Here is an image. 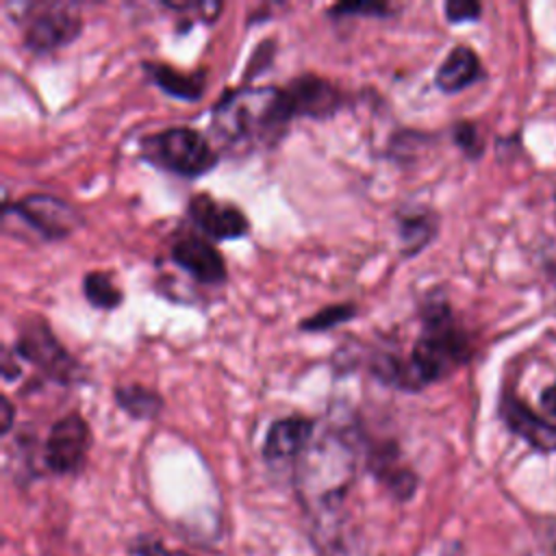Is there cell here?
I'll use <instances>...</instances> for the list:
<instances>
[{"label":"cell","instance_id":"cell-11","mask_svg":"<svg viewBox=\"0 0 556 556\" xmlns=\"http://www.w3.org/2000/svg\"><path fill=\"white\" fill-rule=\"evenodd\" d=\"M315 437V421L304 415H289L271 421L263 441V458L269 465L298 463Z\"/></svg>","mask_w":556,"mask_h":556},{"label":"cell","instance_id":"cell-16","mask_svg":"<svg viewBox=\"0 0 556 556\" xmlns=\"http://www.w3.org/2000/svg\"><path fill=\"white\" fill-rule=\"evenodd\" d=\"M143 70L167 96H174V98L187 100V102L198 100L204 91V85H206V72L204 70L180 72L172 65L152 63V61H146Z\"/></svg>","mask_w":556,"mask_h":556},{"label":"cell","instance_id":"cell-27","mask_svg":"<svg viewBox=\"0 0 556 556\" xmlns=\"http://www.w3.org/2000/svg\"><path fill=\"white\" fill-rule=\"evenodd\" d=\"M541 406L556 417V382L541 393Z\"/></svg>","mask_w":556,"mask_h":556},{"label":"cell","instance_id":"cell-13","mask_svg":"<svg viewBox=\"0 0 556 556\" xmlns=\"http://www.w3.org/2000/svg\"><path fill=\"white\" fill-rule=\"evenodd\" d=\"M502 419L506 426L521 437L526 443H530L534 450L541 452H554L556 450V424L539 417L534 410H530L523 402H519L513 395H506L500 406Z\"/></svg>","mask_w":556,"mask_h":556},{"label":"cell","instance_id":"cell-17","mask_svg":"<svg viewBox=\"0 0 556 556\" xmlns=\"http://www.w3.org/2000/svg\"><path fill=\"white\" fill-rule=\"evenodd\" d=\"M395 222L402 243V256L419 254L437 235V215L426 208H402L395 213Z\"/></svg>","mask_w":556,"mask_h":556},{"label":"cell","instance_id":"cell-12","mask_svg":"<svg viewBox=\"0 0 556 556\" xmlns=\"http://www.w3.org/2000/svg\"><path fill=\"white\" fill-rule=\"evenodd\" d=\"M172 261L191 274L198 282L204 285H224L226 282V263L222 252L202 237H182L172 245Z\"/></svg>","mask_w":556,"mask_h":556},{"label":"cell","instance_id":"cell-9","mask_svg":"<svg viewBox=\"0 0 556 556\" xmlns=\"http://www.w3.org/2000/svg\"><path fill=\"white\" fill-rule=\"evenodd\" d=\"M282 91L291 117L326 119L345 102L343 91L317 74H302L282 87Z\"/></svg>","mask_w":556,"mask_h":556},{"label":"cell","instance_id":"cell-14","mask_svg":"<svg viewBox=\"0 0 556 556\" xmlns=\"http://www.w3.org/2000/svg\"><path fill=\"white\" fill-rule=\"evenodd\" d=\"M369 471L393 493L395 500H410L417 489V476L400 463V452L393 443H382L369 452Z\"/></svg>","mask_w":556,"mask_h":556},{"label":"cell","instance_id":"cell-23","mask_svg":"<svg viewBox=\"0 0 556 556\" xmlns=\"http://www.w3.org/2000/svg\"><path fill=\"white\" fill-rule=\"evenodd\" d=\"M130 552L135 556H191L185 549H169L161 539H154V536H139L132 543Z\"/></svg>","mask_w":556,"mask_h":556},{"label":"cell","instance_id":"cell-10","mask_svg":"<svg viewBox=\"0 0 556 556\" xmlns=\"http://www.w3.org/2000/svg\"><path fill=\"white\" fill-rule=\"evenodd\" d=\"M187 213L191 222L208 239H215V241L241 239L250 232V219L239 206L230 202H219L208 193L193 195L187 204Z\"/></svg>","mask_w":556,"mask_h":556},{"label":"cell","instance_id":"cell-25","mask_svg":"<svg viewBox=\"0 0 556 556\" xmlns=\"http://www.w3.org/2000/svg\"><path fill=\"white\" fill-rule=\"evenodd\" d=\"M13 356H15V352L11 348H2V378L4 380H13L22 374L20 363H17V358L13 361Z\"/></svg>","mask_w":556,"mask_h":556},{"label":"cell","instance_id":"cell-22","mask_svg":"<svg viewBox=\"0 0 556 556\" xmlns=\"http://www.w3.org/2000/svg\"><path fill=\"white\" fill-rule=\"evenodd\" d=\"M443 11H445V17L450 24H463V22L478 20L482 7L473 0H447Z\"/></svg>","mask_w":556,"mask_h":556},{"label":"cell","instance_id":"cell-6","mask_svg":"<svg viewBox=\"0 0 556 556\" xmlns=\"http://www.w3.org/2000/svg\"><path fill=\"white\" fill-rule=\"evenodd\" d=\"M91 447L89 424L80 413H67L56 419L43 445V463L56 476L78 473L85 467Z\"/></svg>","mask_w":556,"mask_h":556},{"label":"cell","instance_id":"cell-7","mask_svg":"<svg viewBox=\"0 0 556 556\" xmlns=\"http://www.w3.org/2000/svg\"><path fill=\"white\" fill-rule=\"evenodd\" d=\"M83 30V20L70 4H41L28 17L24 28V46L33 54H50L72 43Z\"/></svg>","mask_w":556,"mask_h":556},{"label":"cell","instance_id":"cell-3","mask_svg":"<svg viewBox=\"0 0 556 556\" xmlns=\"http://www.w3.org/2000/svg\"><path fill=\"white\" fill-rule=\"evenodd\" d=\"M471 354L467 334L456 326L445 300H430L421 313V334L417 337L406 365L410 391L439 382Z\"/></svg>","mask_w":556,"mask_h":556},{"label":"cell","instance_id":"cell-28","mask_svg":"<svg viewBox=\"0 0 556 556\" xmlns=\"http://www.w3.org/2000/svg\"><path fill=\"white\" fill-rule=\"evenodd\" d=\"M200 9H202L204 22H213L222 11V2H200Z\"/></svg>","mask_w":556,"mask_h":556},{"label":"cell","instance_id":"cell-29","mask_svg":"<svg viewBox=\"0 0 556 556\" xmlns=\"http://www.w3.org/2000/svg\"><path fill=\"white\" fill-rule=\"evenodd\" d=\"M441 556H463V552H460V547L454 543V545H450Z\"/></svg>","mask_w":556,"mask_h":556},{"label":"cell","instance_id":"cell-2","mask_svg":"<svg viewBox=\"0 0 556 556\" xmlns=\"http://www.w3.org/2000/svg\"><path fill=\"white\" fill-rule=\"evenodd\" d=\"M282 87H237L211 111L215 135L230 148L274 146L291 122Z\"/></svg>","mask_w":556,"mask_h":556},{"label":"cell","instance_id":"cell-20","mask_svg":"<svg viewBox=\"0 0 556 556\" xmlns=\"http://www.w3.org/2000/svg\"><path fill=\"white\" fill-rule=\"evenodd\" d=\"M356 315V306L352 302H341V304H330L324 306L321 311L313 313L311 317L300 321V330L304 332H321V330H330L337 328L341 324H345L348 319H352Z\"/></svg>","mask_w":556,"mask_h":556},{"label":"cell","instance_id":"cell-18","mask_svg":"<svg viewBox=\"0 0 556 556\" xmlns=\"http://www.w3.org/2000/svg\"><path fill=\"white\" fill-rule=\"evenodd\" d=\"M117 406L132 419H154L163 410L159 391L143 384H122L113 391Z\"/></svg>","mask_w":556,"mask_h":556},{"label":"cell","instance_id":"cell-8","mask_svg":"<svg viewBox=\"0 0 556 556\" xmlns=\"http://www.w3.org/2000/svg\"><path fill=\"white\" fill-rule=\"evenodd\" d=\"M13 213L50 241L65 239L83 226V215L78 208L50 193L22 195L13 204Z\"/></svg>","mask_w":556,"mask_h":556},{"label":"cell","instance_id":"cell-24","mask_svg":"<svg viewBox=\"0 0 556 556\" xmlns=\"http://www.w3.org/2000/svg\"><path fill=\"white\" fill-rule=\"evenodd\" d=\"M454 141L465 150L469 156H478L482 152V141L478 135V128L469 122H460L454 126Z\"/></svg>","mask_w":556,"mask_h":556},{"label":"cell","instance_id":"cell-4","mask_svg":"<svg viewBox=\"0 0 556 556\" xmlns=\"http://www.w3.org/2000/svg\"><path fill=\"white\" fill-rule=\"evenodd\" d=\"M141 159L163 172L198 178L217 165L208 139L189 126H169L141 139Z\"/></svg>","mask_w":556,"mask_h":556},{"label":"cell","instance_id":"cell-26","mask_svg":"<svg viewBox=\"0 0 556 556\" xmlns=\"http://www.w3.org/2000/svg\"><path fill=\"white\" fill-rule=\"evenodd\" d=\"M0 413H2V426H0V432L2 434H9V430H11V426H13V404H11V400L7 397V395H2L0 397Z\"/></svg>","mask_w":556,"mask_h":556},{"label":"cell","instance_id":"cell-15","mask_svg":"<svg viewBox=\"0 0 556 556\" xmlns=\"http://www.w3.org/2000/svg\"><path fill=\"white\" fill-rule=\"evenodd\" d=\"M480 78V61L467 46H456L447 52L434 74V85L443 93H456Z\"/></svg>","mask_w":556,"mask_h":556},{"label":"cell","instance_id":"cell-5","mask_svg":"<svg viewBox=\"0 0 556 556\" xmlns=\"http://www.w3.org/2000/svg\"><path fill=\"white\" fill-rule=\"evenodd\" d=\"M13 352L59 384L70 387L85 380V369L80 363L65 350L48 321L41 317H28L22 324Z\"/></svg>","mask_w":556,"mask_h":556},{"label":"cell","instance_id":"cell-1","mask_svg":"<svg viewBox=\"0 0 556 556\" xmlns=\"http://www.w3.org/2000/svg\"><path fill=\"white\" fill-rule=\"evenodd\" d=\"M356 443L348 428L315 434L295 463V493L315 523V539L330 541L356 476Z\"/></svg>","mask_w":556,"mask_h":556},{"label":"cell","instance_id":"cell-19","mask_svg":"<svg viewBox=\"0 0 556 556\" xmlns=\"http://www.w3.org/2000/svg\"><path fill=\"white\" fill-rule=\"evenodd\" d=\"M83 295L85 300L102 311H113L122 304L124 293L122 289L113 282L111 274L106 271H89L83 278Z\"/></svg>","mask_w":556,"mask_h":556},{"label":"cell","instance_id":"cell-21","mask_svg":"<svg viewBox=\"0 0 556 556\" xmlns=\"http://www.w3.org/2000/svg\"><path fill=\"white\" fill-rule=\"evenodd\" d=\"M328 13L332 17H345V15H376V17H384L391 13V7L389 4H380V2H354V4H348V2H341V4H334L332 9H328Z\"/></svg>","mask_w":556,"mask_h":556}]
</instances>
